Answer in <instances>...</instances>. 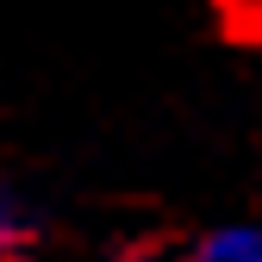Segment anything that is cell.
I'll list each match as a JSON object with an SVG mask.
<instances>
[{"instance_id":"obj_1","label":"cell","mask_w":262,"mask_h":262,"mask_svg":"<svg viewBox=\"0 0 262 262\" xmlns=\"http://www.w3.org/2000/svg\"><path fill=\"white\" fill-rule=\"evenodd\" d=\"M187 262H262V225H212L193 237Z\"/></svg>"},{"instance_id":"obj_2","label":"cell","mask_w":262,"mask_h":262,"mask_svg":"<svg viewBox=\"0 0 262 262\" xmlns=\"http://www.w3.org/2000/svg\"><path fill=\"white\" fill-rule=\"evenodd\" d=\"M31 244V212H25V200L0 181V262H19V250Z\"/></svg>"}]
</instances>
